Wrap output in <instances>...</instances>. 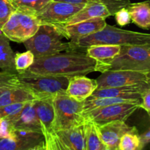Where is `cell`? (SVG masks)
Returning <instances> with one entry per match:
<instances>
[{
    "label": "cell",
    "instance_id": "40",
    "mask_svg": "<svg viewBox=\"0 0 150 150\" xmlns=\"http://www.w3.org/2000/svg\"><path fill=\"white\" fill-rule=\"evenodd\" d=\"M45 148H46V150H49V149H48V147H47V146H46V145H45Z\"/></svg>",
    "mask_w": 150,
    "mask_h": 150
},
{
    "label": "cell",
    "instance_id": "35",
    "mask_svg": "<svg viewBox=\"0 0 150 150\" xmlns=\"http://www.w3.org/2000/svg\"><path fill=\"white\" fill-rule=\"evenodd\" d=\"M114 16H115L117 23L121 26H126L131 22L130 14L126 7L120 9L118 11L114 13Z\"/></svg>",
    "mask_w": 150,
    "mask_h": 150
},
{
    "label": "cell",
    "instance_id": "9",
    "mask_svg": "<svg viewBox=\"0 0 150 150\" xmlns=\"http://www.w3.org/2000/svg\"><path fill=\"white\" fill-rule=\"evenodd\" d=\"M150 71L108 70L96 79L98 88L117 87L138 84H150Z\"/></svg>",
    "mask_w": 150,
    "mask_h": 150
},
{
    "label": "cell",
    "instance_id": "28",
    "mask_svg": "<svg viewBox=\"0 0 150 150\" xmlns=\"http://www.w3.org/2000/svg\"><path fill=\"white\" fill-rule=\"evenodd\" d=\"M51 0H13L16 10L36 14Z\"/></svg>",
    "mask_w": 150,
    "mask_h": 150
},
{
    "label": "cell",
    "instance_id": "25",
    "mask_svg": "<svg viewBox=\"0 0 150 150\" xmlns=\"http://www.w3.org/2000/svg\"><path fill=\"white\" fill-rule=\"evenodd\" d=\"M84 130L85 150H102L105 147L95 123L92 121H85Z\"/></svg>",
    "mask_w": 150,
    "mask_h": 150
},
{
    "label": "cell",
    "instance_id": "33",
    "mask_svg": "<svg viewBox=\"0 0 150 150\" xmlns=\"http://www.w3.org/2000/svg\"><path fill=\"white\" fill-rule=\"evenodd\" d=\"M15 128L8 117L0 118V139L14 136Z\"/></svg>",
    "mask_w": 150,
    "mask_h": 150
},
{
    "label": "cell",
    "instance_id": "20",
    "mask_svg": "<svg viewBox=\"0 0 150 150\" xmlns=\"http://www.w3.org/2000/svg\"><path fill=\"white\" fill-rule=\"evenodd\" d=\"M18 20L19 38L21 42H23L33 36L39 28V21L34 13L16 10Z\"/></svg>",
    "mask_w": 150,
    "mask_h": 150
},
{
    "label": "cell",
    "instance_id": "39",
    "mask_svg": "<svg viewBox=\"0 0 150 150\" xmlns=\"http://www.w3.org/2000/svg\"><path fill=\"white\" fill-rule=\"evenodd\" d=\"M114 149H111V148H110V147H108V146H105V147L103 148V149L102 150H114Z\"/></svg>",
    "mask_w": 150,
    "mask_h": 150
},
{
    "label": "cell",
    "instance_id": "4",
    "mask_svg": "<svg viewBox=\"0 0 150 150\" xmlns=\"http://www.w3.org/2000/svg\"><path fill=\"white\" fill-rule=\"evenodd\" d=\"M20 86L31 92L35 100L52 98L59 92H65L69 78L38 75L25 71L17 73Z\"/></svg>",
    "mask_w": 150,
    "mask_h": 150
},
{
    "label": "cell",
    "instance_id": "23",
    "mask_svg": "<svg viewBox=\"0 0 150 150\" xmlns=\"http://www.w3.org/2000/svg\"><path fill=\"white\" fill-rule=\"evenodd\" d=\"M119 103H141V99L123 98H87L83 103V112Z\"/></svg>",
    "mask_w": 150,
    "mask_h": 150
},
{
    "label": "cell",
    "instance_id": "34",
    "mask_svg": "<svg viewBox=\"0 0 150 150\" xmlns=\"http://www.w3.org/2000/svg\"><path fill=\"white\" fill-rule=\"evenodd\" d=\"M26 103H14L0 107V118L9 117L18 112L24 106Z\"/></svg>",
    "mask_w": 150,
    "mask_h": 150
},
{
    "label": "cell",
    "instance_id": "13",
    "mask_svg": "<svg viewBox=\"0 0 150 150\" xmlns=\"http://www.w3.org/2000/svg\"><path fill=\"white\" fill-rule=\"evenodd\" d=\"M34 100L26 103L21 110L8 117L16 130H30L42 133L40 123L34 107Z\"/></svg>",
    "mask_w": 150,
    "mask_h": 150
},
{
    "label": "cell",
    "instance_id": "21",
    "mask_svg": "<svg viewBox=\"0 0 150 150\" xmlns=\"http://www.w3.org/2000/svg\"><path fill=\"white\" fill-rule=\"evenodd\" d=\"M132 21L144 29H149L150 5L149 1L129 4L126 7Z\"/></svg>",
    "mask_w": 150,
    "mask_h": 150
},
{
    "label": "cell",
    "instance_id": "36",
    "mask_svg": "<svg viewBox=\"0 0 150 150\" xmlns=\"http://www.w3.org/2000/svg\"><path fill=\"white\" fill-rule=\"evenodd\" d=\"M140 108H143L148 114H150V88L146 89L141 96Z\"/></svg>",
    "mask_w": 150,
    "mask_h": 150
},
{
    "label": "cell",
    "instance_id": "14",
    "mask_svg": "<svg viewBox=\"0 0 150 150\" xmlns=\"http://www.w3.org/2000/svg\"><path fill=\"white\" fill-rule=\"evenodd\" d=\"M98 128L104 145L114 149L118 147L120 139L125 133L136 130L135 127H130L125 122L120 120L98 125Z\"/></svg>",
    "mask_w": 150,
    "mask_h": 150
},
{
    "label": "cell",
    "instance_id": "26",
    "mask_svg": "<svg viewBox=\"0 0 150 150\" xmlns=\"http://www.w3.org/2000/svg\"><path fill=\"white\" fill-rule=\"evenodd\" d=\"M143 148L137 129L125 133L118 144L119 150H142Z\"/></svg>",
    "mask_w": 150,
    "mask_h": 150
},
{
    "label": "cell",
    "instance_id": "18",
    "mask_svg": "<svg viewBox=\"0 0 150 150\" xmlns=\"http://www.w3.org/2000/svg\"><path fill=\"white\" fill-rule=\"evenodd\" d=\"M111 12L105 4L97 1H91L87 3L79 10L76 14L73 16L71 19L65 25H70L79 23L83 21L90 20L92 18H106L111 16Z\"/></svg>",
    "mask_w": 150,
    "mask_h": 150
},
{
    "label": "cell",
    "instance_id": "3",
    "mask_svg": "<svg viewBox=\"0 0 150 150\" xmlns=\"http://www.w3.org/2000/svg\"><path fill=\"white\" fill-rule=\"evenodd\" d=\"M64 39L66 38L57 26L40 24L36 33L23 43L35 58H40L62 51H72L70 41L66 42Z\"/></svg>",
    "mask_w": 150,
    "mask_h": 150
},
{
    "label": "cell",
    "instance_id": "41",
    "mask_svg": "<svg viewBox=\"0 0 150 150\" xmlns=\"http://www.w3.org/2000/svg\"><path fill=\"white\" fill-rule=\"evenodd\" d=\"M122 1H130L129 0H122Z\"/></svg>",
    "mask_w": 150,
    "mask_h": 150
},
{
    "label": "cell",
    "instance_id": "43",
    "mask_svg": "<svg viewBox=\"0 0 150 150\" xmlns=\"http://www.w3.org/2000/svg\"><path fill=\"white\" fill-rule=\"evenodd\" d=\"M10 1H13V0H10Z\"/></svg>",
    "mask_w": 150,
    "mask_h": 150
},
{
    "label": "cell",
    "instance_id": "22",
    "mask_svg": "<svg viewBox=\"0 0 150 150\" xmlns=\"http://www.w3.org/2000/svg\"><path fill=\"white\" fill-rule=\"evenodd\" d=\"M35 98L29 91L19 86L13 88L0 95V107L19 103H26L34 100Z\"/></svg>",
    "mask_w": 150,
    "mask_h": 150
},
{
    "label": "cell",
    "instance_id": "16",
    "mask_svg": "<svg viewBox=\"0 0 150 150\" xmlns=\"http://www.w3.org/2000/svg\"><path fill=\"white\" fill-rule=\"evenodd\" d=\"M150 84H138L117 87L100 88L96 89L89 98H123L141 99L142 93Z\"/></svg>",
    "mask_w": 150,
    "mask_h": 150
},
{
    "label": "cell",
    "instance_id": "44",
    "mask_svg": "<svg viewBox=\"0 0 150 150\" xmlns=\"http://www.w3.org/2000/svg\"><path fill=\"white\" fill-rule=\"evenodd\" d=\"M45 150H46V148H45Z\"/></svg>",
    "mask_w": 150,
    "mask_h": 150
},
{
    "label": "cell",
    "instance_id": "15",
    "mask_svg": "<svg viewBox=\"0 0 150 150\" xmlns=\"http://www.w3.org/2000/svg\"><path fill=\"white\" fill-rule=\"evenodd\" d=\"M97 88L98 83L95 79L86 76H75L69 78L65 93L76 100L83 102L91 96Z\"/></svg>",
    "mask_w": 150,
    "mask_h": 150
},
{
    "label": "cell",
    "instance_id": "31",
    "mask_svg": "<svg viewBox=\"0 0 150 150\" xmlns=\"http://www.w3.org/2000/svg\"><path fill=\"white\" fill-rule=\"evenodd\" d=\"M45 145L49 150H68L63 145L56 133L52 130H42Z\"/></svg>",
    "mask_w": 150,
    "mask_h": 150
},
{
    "label": "cell",
    "instance_id": "2",
    "mask_svg": "<svg viewBox=\"0 0 150 150\" xmlns=\"http://www.w3.org/2000/svg\"><path fill=\"white\" fill-rule=\"evenodd\" d=\"M70 42L72 51H85L87 47L93 45H146L150 44V35L106 24L95 33Z\"/></svg>",
    "mask_w": 150,
    "mask_h": 150
},
{
    "label": "cell",
    "instance_id": "5",
    "mask_svg": "<svg viewBox=\"0 0 150 150\" xmlns=\"http://www.w3.org/2000/svg\"><path fill=\"white\" fill-rule=\"evenodd\" d=\"M83 102H79L66 95L65 92H59L53 97L54 120L53 131L67 130L85 122L83 115Z\"/></svg>",
    "mask_w": 150,
    "mask_h": 150
},
{
    "label": "cell",
    "instance_id": "24",
    "mask_svg": "<svg viewBox=\"0 0 150 150\" xmlns=\"http://www.w3.org/2000/svg\"><path fill=\"white\" fill-rule=\"evenodd\" d=\"M15 52L10 45V40L0 33V69L16 73L14 66Z\"/></svg>",
    "mask_w": 150,
    "mask_h": 150
},
{
    "label": "cell",
    "instance_id": "7",
    "mask_svg": "<svg viewBox=\"0 0 150 150\" xmlns=\"http://www.w3.org/2000/svg\"><path fill=\"white\" fill-rule=\"evenodd\" d=\"M141 103H119L100 107L83 112L85 121H92L100 126L111 122L125 121L140 108Z\"/></svg>",
    "mask_w": 150,
    "mask_h": 150
},
{
    "label": "cell",
    "instance_id": "38",
    "mask_svg": "<svg viewBox=\"0 0 150 150\" xmlns=\"http://www.w3.org/2000/svg\"><path fill=\"white\" fill-rule=\"evenodd\" d=\"M29 150H45V141H43V142H42L41 143H40L39 144L36 145V146L30 148Z\"/></svg>",
    "mask_w": 150,
    "mask_h": 150
},
{
    "label": "cell",
    "instance_id": "17",
    "mask_svg": "<svg viewBox=\"0 0 150 150\" xmlns=\"http://www.w3.org/2000/svg\"><path fill=\"white\" fill-rule=\"evenodd\" d=\"M84 123L67 130L54 132L68 150H85Z\"/></svg>",
    "mask_w": 150,
    "mask_h": 150
},
{
    "label": "cell",
    "instance_id": "29",
    "mask_svg": "<svg viewBox=\"0 0 150 150\" xmlns=\"http://www.w3.org/2000/svg\"><path fill=\"white\" fill-rule=\"evenodd\" d=\"M35 56L30 51L23 53H15L14 66L17 73H21L27 70L35 61Z\"/></svg>",
    "mask_w": 150,
    "mask_h": 150
},
{
    "label": "cell",
    "instance_id": "1",
    "mask_svg": "<svg viewBox=\"0 0 150 150\" xmlns=\"http://www.w3.org/2000/svg\"><path fill=\"white\" fill-rule=\"evenodd\" d=\"M95 61L86 52L72 51L35 58L26 71L43 76L72 77L87 75L95 71Z\"/></svg>",
    "mask_w": 150,
    "mask_h": 150
},
{
    "label": "cell",
    "instance_id": "19",
    "mask_svg": "<svg viewBox=\"0 0 150 150\" xmlns=\"http://www.w3.org/2000/svg\"><path fill=\"white\" fill-rule=\"evenodd\" d=\"M34 107L41 125V129L52 130L54 120V109L52 98H42L33 101Z\"/></svg>",
    "mask_w": 150,
    "mask_h": 150
},
{
    "label": "cell",
    "instance_id": "11",
    "mask_svg": "<svg viewBox=\"0 0 150 150\" xmlns=\"http://www.w3.org/2000/svg\"><path fill=\"white\" fill-rule=\"evenodd\" d=\"M105 18H92L70 25L57 26L66 39L74 41L80 38L89 36L103 29L106 25Z\"/></svg>",
    "mask_w": 150,
    "mask_h": 150
},
{
    "label": "cell",
    "instance_id": "12",
    "mask_svg": "<svg viewBox=\"0 0 150 150\" xmlns=\"http://www.w3.org/2000/svg\"><path fill=\"white\" fill-rule=\"evenodd\" d=\"M121 45H93L85 49L86 54L95 61V71H108L111 62L120 51Z\"/></svg>",
    "mask_w": 150,
    "mask_h": 150
},
{
    "label": "cell",
    "instance_id": "27",
    "mask_svg": "<svg viewBox=\"0 0 150 150\" xmlns=\"http://www.w3.org/2000/svg\"><path fill=\"white\" fill-rule=\"evenodd\" d=\"M0 32L9 40L16 42H21L19 38L18 20L17 11H14L10 16Z\"/></svg>",
    "mask_w": 150,
    "mask_h": 150
},
{
    "label": "cell",
    "instance_id": "32",
    "mask_svg": "<svg viewBox=\"0 0 150 150\" xmlns=\"http://www.w3.org/2000/svg\"><path fill=\"white\" fill-rule=\"evenodd\" d=\"M16 8L10 0H0V31Z\"/></svg>",
    "mask_w": 150,
    "mask_h": 150
},
{
    "label": "cell",
    "instance_id": "37",
    "mask_svg": "<svg viewBox=\"0 0 150 150\" xmlns=\"http://www.w3.org/2000/svg\"><path fill=\"white\" fill-rule=\"evenodd\" d=\"M141 142H142V146L144 147L146 144H148L150 141V130L149 128L147 129L146 132L143 133L142 135L140 136Z\"/></svg>",
    "mask_w": 150,
    "mask_h": 150
},
{
    "label": "cell",
    "instance_id": "30",
    "mask_svg": "<svg viewBox=\"0 0 150 150\" xmlns=\"http://www.w3.org/2000/svg\"><path fill=\"white\" fill-rule=\"evenodd\" d=\"M20 86L17 73L2 70L0 72V95L6 91Z\"/></svg>",
    "mask_w": 150,
    "mask_h": 150
},
{
    "label": "cell",
    "instance_id": "6",
    "mask_svg": "<svg viewBox=\"0 0 150 150\" xmlns=\"http://www.w3.org/2000/svg\"><path fill=\"white\" fill-rule=\"evenodd\" d=\"M108 70L150 71V44L121 45Z\"/></svg>",
    "mask_w": 150,
    "mask_h": 150
},
{
    "label": "cell",
    "instance_id": "8",
    "mask_svg": "<svg viewBox=\"0 0 150 150\" xmlns=\"http://www.w3.org/2000/svg\"><path fill=\"white\" fill-rule=\"evenodd\" d=\"M85 4H73L51 0L35 14L40 24L65 25Z\"/></svg>",
    "mask_w": 150,
    "mask_h": 150
},
{
    "label": "cell",
    "instance_id": "42",
    "mask_svg": "<svg viewBox=\"0 0 150 150\" xmlns=\"http://www.w3.org/2000/svg\"><path fill=\"white\" fill-rule=\"evenodd\" d=\"M114 150H119V149H118V147H117V148H116V149H114Z\"/></svg>",
    "mask_w": 150,
    "mask_h": 150
},
{
    "label": "cell",
    "instance_id": "10",
    "mask_svg": "<svg viewBox=\"0 0 150 150\" xmlns=\"http://www.w3.org/2000/svg\"><path fill=\"white\" fill-rule=\"evenodd\" d=\"M43 141L42 133L15 129L13 137L0 139V150H29Z\"/></svg>",
    "mask_w": 150,
    "mask_h": 150
}]
</instances>
